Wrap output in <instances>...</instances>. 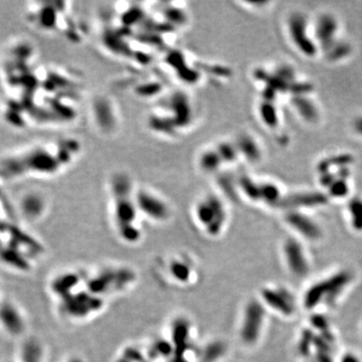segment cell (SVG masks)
Instances as JSON below:
<instances>
[{"label":"cell","mask_w":362,"mask_h":362,"mask_svg":"<svg viewBox=\"0 0 362 362\" xmlns=\"http://www.w3.org/2000/svg\"><path fill=\"white\" fill-rule=\"evenodd\" d=\"M80 151L79 142L67 138L15 149L0 156V179L18 181L56 176L73 164Z\"/></svg>","instance_id":"1"},{"label":"cell","mask_w":362,"mask_h":362,"mask_svg":"<svg viewBox=\"0 0 362 362\" xmlns=\"http://www.w3.org/2000/svg\"><path fill=\"white\" fill-rule=\"evenodd\" d=\"M110 191L120 231L128 239H131L138 232L133 226L139 212L135 196L136 188H134L130 178L118 173L111 178Z\"/></svg>","instance_id":"2"},{"label":"cell","mask_w":362,"mask_h":362,"mask_svg":"<svg viewBox=\"0 0 362 362\" xmlns=\"http://www.w3.org/2000/svg\"><path fill=\"white\" fill-rule=\"evenodd\" d=\"M195 214L200 226L211 235H216L226 221L223 200L212 193L200 197L196 204Z\"/></svg>","instance_id":"3"},{"label":"cell","mask_w":362,"mask_h":362,"mask_svg":"<svg viewBox=\"0 0 362 362\" xmlns=\"http://www.w3.org/2000/svg\"><path fill=\"white\" fill-rule=\"evenodd\" d=\"M288 30L293 44L303 55L312 58L317 54L318 45L309 35L308 22L303 15L294 14L289 17Z\"/></svg>","instance_id":"4"},{"label":"cell","mask_w":362,"mask_h":362,"mask_svg":"<svg viewBox=\"0 0 362 362\" xmlns=\"http://www.w3.org/2000/svg\"><path fill=\"white\" fill-rule=\"evenodd\" d=\"M136 202L139 212H144L147 216L156 221H163L169 215V208L167 203L156 193L146 188L136 187Z\"/></svg>","instance_id":"5"},{"label":"cell","mask_w":362,"mask_h":362,"mask_svg":"<svg viewBox=\"0 0 362 362\" xmlns=\"http://www.w3.org/2000/svg\"><path fill=\"white\" fill-rule=\"evenodd\" d=\"M0 326L11 336H19L25 330V319L15 304L4 302L0 304Z\"/></svg>","instance_id":"6"},{"label":"cell","mask_w":362,"mask_h":362,"mask_svg":"<svg viewBox=\"0 0 362 362\" xmlns=\"http://www.w3.org/2000/svg\"><path fill=\"white\" fill-rule=\"evenodd\" d=\"M314 30L315 32H313V34L316 44L320 43L324 49L337 42L336 41V35H337V31L339 30V25L337 20L332 15H321L316 22Z\"/></svg>","instance_id":"7"},{"label":"cell","mask_w":362,"mask_h":362,"mask_svg":"<svg viewBox=\"0 0 362 362\" xmlns=\"http://www.w3.org/2000/svg\"><path fill=\"white\" fill-rule=\"evenodd\" d=\"M263 320V311L261 307L256 304H252L247 312L242 328V337L245 341L253 342L256 340V335L260 331Z\"/></svg>","instance_id":"8"},{"label":"cell","mask_w":362,"mask_h":362,"mask_svg":"<svg viewBox=\"0 0 362 362\" xmlns=\"http://www.w3.org/2000/svg\"><path fill=\"white\" fill-rule=\"evenodd\" d=\"M237 144L239 146L241 157L249 160V162H257L262 156V151L257 142L251 135H241L238 140Z\"/></svg>","instance_id":"9"},{"label":"cell","mask_w":362,"mask_h":362,"mask_svg":"<svg viewBox=\"0 0 362 362\" xmlns=\"http://www.w3.org/2000/svg\"><path fill=\"white\" fill-rule=\"evenodd\" d=\"M345 280H346L345 276H340V277L333 279L332 281H330V283L321 284V285H318L317 287L313 288L307 295V305L308 306L315 305L321 299V297L323 295L329 292L332 293L337 290L339 287H341L344 284Z\"/></svg>","instance_id":"10"},{"label":"cell","mask_w":362,"mask_h":362,"mask_svg":"<svg viewBox=\"0 0 362 362\" xmlns=\"http://www.w3.org/2000/svg\"><path fill=\"white\" fill-rule=\"evenodd\" d=\"M288 222L292 225L297 230L302 232V235L315 238L319 235V229L315 224L310 221L309 218L305 217L300 213H291L288 215Z\"/></svg>","instance_id":"11"},{"label":"cell","mask_w":362,"mask_h":362,"mask_svg":"<svg viewBox=\"0 0 362 362\" xmlns=\"http://www.w3.org/2000/svg\"><path fill=\"white\" fill-rule=\"evenodd\" d=\"M286 253L292 270L298 274H303L306 270V264L301 248L297 243L291 241L287 244Z\"/></svg>","instance_id":"12"},{"label":"cell","mask_w":362,"mask_h":362,"mask_svg":"<svg viewBox=\"0 0 362 362\" xmlns=\"http://www.w3.org/2000/svg\"><path fill=\"white\" fill-rule=\"evenodd\" d=\"M297 97L298 98L296 99L294 103V106L296 107L297 111H299L300 115L306 120L314 122L313 120H316L319 116L317 108L314 106L315 104H313V102H311L302 95H299Z\"/></svg>","instance_id":"13"},{"label":"cell","mask_w":362,"mask_h":362,"mask_svg":"<svg viewBox=\"0 0 362 362\" xmlns=\"http://www.w3.org/2000/svg\"><path fill=\"white\" fill-rule=\"evenodd\" d=\"M260 112L263 122L269 127H276L278 125V112L273 104L269 102L264 103L260 108Z\"/></svg>","instance_id":"14"},{"label":"cell","mask_w":362,"mask_h":362,"mask_svg":"<svg viewBox=\"0 0 362 362\" xmlns=\"http://www.w3.org/2000/svg\"><path fill=\"white\" fill-rule=\"evenodd\" d=\"M279 188L273 183H260V199H265L266 202L274 203L279 199Z\"/></svg>","instance_id":"15"},{"label":"cell","mask_w":362,"mask_h":362,"mask_svg":"<svg viewBox=\"0 0 362 362\" xmlns=\"http://www.w3.org/2000/svg\"><path fill=\"white\" fill-rule=\"evenodd\" d=\"M349 211L352 218L353 226L362 229V200L355 198L349 203Z\"/></svg>","instance_id":"16"},{"label":"cell","mask_w":362,"mask_h":362,"mask_svg":"<svg viewBox=\"0 0 362 362\" xmlns=\"http://www.w3.org/2000/svg\"><path fill=\"white\" fill-rule=\"evenodd\" d=\"M329 193L334 197H343L348 192V183L345 178H336L328 187Z\"/></svg>","instance_id":"17"},{"label":"cell","mask_w":362,"mask_h":362,"mask_svg":"<svg viewBox=\"0 0 362 362\" xmlns=\"http://www.w3.org/2000/svg\"><path fill=\"white\" fill-rule=\"evenodd\" d=\"M266 298L269 303L273 305V307H276L277 309L281 310V311L284 312H289L290 311V306L287 303V300L285 299V297L281 296L279 294L273 293V292H267L265 294Z\"/></svg>","instance_id":"18"},{"label":"cell","mask_w":362,"mask_h":362,"mask_svg":"<svg viewBox=\"0 0 362 362\" xmlns=\"http://www.w3.org/2000/svg\"><path fill=\"white\" fill-rule=\"evenodd\" d=\"M353 130L356 134L362 136V116H359L353 121Z\"/></svg>","instance_id":"19"},{"label":"cell","mask_w":362,"mask_h":362,"mask_svg":"<svg viewBox=\"0 0 362 362\" xmlns=\"http://www.w3.org/2000/svg\"><path fill=\"white\" fill-rule=\"evenodd\" d=\"M342 362H358V360L354 356H345Z\"/></svg>","instance_id":"20"},{"label":"cell","mask_w":362,"mask_h":362,"mask_svg":"<svg viewBox=\"0 0 362 362\" xmlns=\"http://www.w3.org/2000/svg\"><path fill=\"white\" fill-rule=\"evenodd\" d=\"M11 362H16V360H15V361H11ZM19 362H20V361H19Z\"/></svg>","instance_id":"21"}]
</instances>
